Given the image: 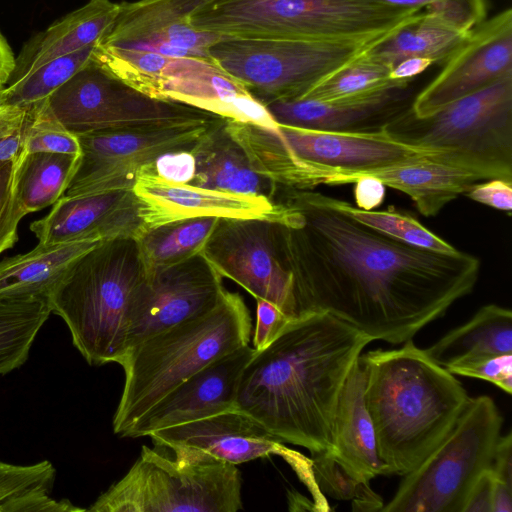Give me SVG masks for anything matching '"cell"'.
I'll list each match as a JSON object with an SVG mask.
<instances>
[{
    "mask_svg": "<svg viewBox=\"0 0 512 512\" xmlns=\"http://www.w3.org/2000/svg\"><path fill=\"white\" fill-rule=\"evenodd\" d=\"M272 201L298 317L326 312L374 340L402 344L470 294L481 261L393 239L312 189L276 185Z\"/></svg>",
    "mask_w": 512,
    "mask_h": 512,
    "instance_id": "6da1fadb",
    "label": "cell"
},
{
    "mask_svg": "<svg viewBox=\"0 0 512 512\" xmlns=\"http://www.w3.org/2000/svg\"><path fill=\"white\" fill-rule=\"evenodd\" d=\"M373 340L326 312L291 320L244 367L235 408L281 443L310 454L332 451V424L342 388Z\"/></svg>",
    "mask_w": 512,
    "mask_h": 512,
    "instance_id": "7a4b0ae2",
    "label": "cell"
},
{
    "mask_svg": "<svg viewBox=\"0 0 512 512\" xmlns=\"http://www.w3.org/2000/svg\"><path fill=\"white\" fill-rule=\"evenodd\" d=\"M360 355L364 400L385 475L414 470L447 436L469 396L461 382L410 339Z\"/></svg>",
    "mask_w": 512,
    "mask_h": 512,
    "instance_id": "3957f363",
    "label": "cell"
},
{
    "mask_svg": "<svg viewBox=\"0 0 512 512\" xmlns=\"http://www.w3.org/2000/svg\"><path fill=\"white\" fill-rule=\"evenodd\" d=\"M251 316L242 296L225 289L210 312L131 347L118 364L125 373L113 431H128L163 396L217 358L248 345Z\"/></svg>",
    "mask_w": 512,
    "mask_h": 512,
    "instance_id": "277c9868",
    "label": "cell"
},
{
    "mask_svg": "<svg viewBox=\"0 0 512 512\" xmlns=\"http://www.w3.org/2000/svg\"><path fill=\"white\" fill-rule=\"evenodd\" d=\"M144 277L136 239L115 238L78 256L50 293L51 313L64 320L90 365L124 356L131 301Z\"/></svg>",
    "mask_w": 512,
    "mask_h": 512,
    "instance_id": "5b68a950",
    "label": "cell"
},
{
    "mask_svg": "<svg viewBox=\"0 0 512 512\" xmlns=\"http://www.w3.org/2000/svg\"><path fill=\"white\" fill-rule=\"evenodd\" d=\"M226 128L254 170L285 188L313 189L317 168L357 172L425 160L449 164L445 153L405 145L383 128L363 133L329 132L231 119L226 120Z\"/></svg>",
    "mask_w": 512,
    "mask_h": 512,
    "instance_id": "8992f818",
    "label": "cell"
},
{
    "mask_svg": "<svg viewBox=\"0 0 512 512\" xmlns=\"http://www.w3.org/2000/svg\"><path fill=\"white\" fill-rule=\"evenodd\" d=\"M423 13L374 0H212L190 24L220 36L382 40Z\"/></svg>",
    "mask_w": 512,
    "mask_h": 512,
    "instance_id": "52a82bcc",
    "label": "cell"
},
{
    "mask_svg": "<svg viewBox=\"0 0 512 512\" xmlns=\"http://www.w3.org/2000/svg\"><path fill=\"white\" fill-rule=\"evenodd\" d=\"M383 131L405 145L445 153L453 166L481 180L512 181V77L426 117L409 106Z\"/></svg>",
    "mask_w": 512,
    "mask_h": 512,
    "instance_id": "ba28073f",
    "label": "cell"
},
{
    "mask_svg": "<svg viewBox=\"0 0 512 512\" xmlns=\"http://www.w3.org/2000/svg\"><path fill=\"white\" fill-rule=\"evenodd\" d=\"M502 422L491 397L469 398L451 431L403 476L381 512H462L474 483L490 468Z\"/></svg>",
    "mask_w": 512,
    "mask_h": 512,
    "instance_id": "9c48e42d",
    "label": "cell"
},
{
    "mask_svg": "<svg viewBox=\"0 0 512 512\" xmlns=\"http://www.w3.org/2000/svg\"><path fill=\"white\" fill-rule=\"evenodd\" d=\"M382 40L221 36L207 49V53L216 66L240 82L264 105L303 98L326 76Z\"/></svg>",
    "mask_w": 512,
    "mask_h": 512,
    "instance_id": "30bf717a",
    "label": "cell"
},
{
    "mask_svg": "<svg viewBox=\"0 0 512 512\" xmlns=\"http://www.w3.org/2000/svg\"><path fill=\"white\" fill-rule=\"evenodd\" d=\"M241 474L225 462L180 463L145 445L138 459L87 509L92 512H236Z\"/></svg>",
    "mask_w": 512,
    "mask_h": 512,
    "instance_id": "8fae6325",
    "label": "cell"
},
{
    "mask_svg": "<svg viewBox=\"0 0 512 512\" xmlns=\"http://www.w3.org/2000/svg\"><path fill=\"white\" fill-rule=\"evenodd\" d=\"M47 101L58 120L75 135L218 116L180 102L151 98L111 75L93 58Z\"/></svg>",
    "mask_w": 512,
    "mask_h": 512,
    "instance_id": "7c38bea8",
    "label": "cell"
},
{
    "mask_svg": "<svg viewBox=\"0 0 512 512\" xmlns=\"http://www.w3.org/2000/svg\"><path fill=\"white\" fill-rule=\"evenodd\" d=\"M224 119L153 125L76 135L77 168L64 195L76 196L132 189L139 170L160 156L190 151L202 136Z\"/></svg>",
    "mask_w": 512,
    "mask_h": 512,
    "instance_id": "4fadbf2b",
    "label": "cell"
},
{
    "mask_svg": "<svg viewBox=\"0 0 512 512\" xmlns=\"http://www.w3.org/2000/svg\"><path fill=\"white\" fill-rule=\"evenodd\" d=\"M222 278L298 318L293 277L274 218H220L200 254Z\"/></svg>",
    "mask_w": 512,
    "mask_h": 512,
    "instance_id": "5bb4252c",
    "label": "cell"
},
{
    "mask_svg": "<svg viewBox=\"0 0 512 512\" xmlns=\"http://www.w3.org/2000/svg\"><path fill=\"white\" fill-rule=\"evenodd\" d=\"M224 291L223 278L201 255L145 275L129 309L126 352L153 335L210 312Z\"/></svg>",
    "mask_w": 512,
    "mask_h": 512,
    "instance_id": "9a60e30c",
    "label": "cell"
},
{
    "mask_svg": "<svg viewBox=\"0 0 512 512\" xmlns=\"http://www.w3.org/2000/svg\"><path fill=\"white\" fill-rule=\"evenodd\" d=\"M512 77V9L475 26L443 62L437 76L411 102L417 117L434 114L450 103Z\"/></svg>",
    "mask_w": 512,
    "mask_h": 512,
    "instance_id": "2e32d148",
    "label": "cell"
},
{
    "mask_svg": "<svg viewBox=\"0 0 512 512\" xmlns=\"http://www.w3.org/2000/svg\"><path fill=\"white\" fill-rule=\"evenodd\" d=\"M149 437L155 446L171 450L180 463L225 462L237 466L279 455L295 469L305 459L236 408L161 429Z\"/></svg>",
    "mask_w": 512,
    "mask_h": 512,
    "instance_id": "e0dca14e",
    "label": "cell"
},
{
    "mask_svg": "<svg viewBox=\"0 0 512 512\" xmlns=\"http://www.w3.org/2000/svg\"><path fill=\"white\" fill-rule=\"evenodd\" d=\"M212 0L120 2L117 16L97 44L155 52L168 57H202L220 35L195 29L191 15Z\"/></svg>",
    "mask_w": 512,
    "mask_h": 512,
    "instance_id": "ac0fdd59",
    "label": "cell"
},
{
    "mask_svg": "<svg viewBox=\"0 0 512 512\" xmlns=\"http://www.w3.org/2000/svg\"><path fill=\"white\" fill-rule=\"evenodd\" d=\"M146 95L187 104L239 122L267 127L277 125L263 104L207 58L163 56Z\"/></svg>",
    "mask_w": 512,
    "mask_h": 512,
    "instance_id": "d6986e66",
    "label": "cell"
},
{
    "mask_svg": "<svg viewBox=\"0 0 512 512\" xmlns=\"http://www.w3.org/2000/svg\"><path fill=\"white\" fill-rule=\"evenodd\" d=\"M255 352L245 345L209 363L163 396L125 437L149 436L234 409L242 371Z\"/></svg>",
    "mask_w": 512,
    "mask_h": 512,
    "instance_id": "ffe728a7",
    "label": "cell"
},
{
    "mask_svg": "<svg viewBox=\"0 0 512 512\" xmlns=\"http://www.w3.org/2000/svg\"><path fill=\"white\" fill-rule=\"evenodd\" d=\"M39 243L53 245L82 240L137 239L145 231L140 203L132 189L63 195L50 213L31 223Z\"/></svg>",
    "mask_w": 512,
    "mask_h": 512,
    "instance_id": "44dd1931",
    "label": "cell"
},
{
    "mask_svg": "<svg viewBox=\"0 0 512 512\" xmlns=\"http://www.w3.org/2000/svg\"><path fill=\"white\" fill-rule=\"evenodd\" d=\"M148 165L139 170L132 186L146 230L187 218H271L277 212L268 198L171 182Z\"/></svg>",
    "mask_w": 512,
    "mask_h": 512,
    "instance_id": "7402d4cb",
    "label": "cell"
},
{
    "mask_svg": "<svg viewBox=\"0 0 512 512\" xmlns=\"http://www.w3.org/2000/svg\"><path fill=\"white\" fill-rule=\"evenodd\" d=\"M407 89L408 85L398 86L355 102L302 98L273 101L264 106L278 125L329 132H375L411 105Z\"/></svg>",
    "mask_w": 512,
    "mask_h": 512,
    "instance_id": "603a6c76",
    "label": "cell"
},
{
    "mask_svg": "<svg viewBox=\"0 0 512 512\" xmlns=\"http://www.w3.org/2000/svg\"><path fill=\"white\" fill-rule=\"evenodd\" d=\"M366 176L380 180L386 187L408 195L424 216L437 215L448 203L464 195L481 179L459 167L432 161H417L357 172L326 169L322 184H351Z\"/></svg>",
    "mask_w": 512,
    "mask_h": 512,
    "instance_id": "cb8c5ba5",
    "label": "cell"
},
{
    "mask_svg": "<svg viewBox=\"0 0 512 512\" xmlns=\"http://www.w3.org/2000/svg\"><path fill=\"white\" fill-rule=\"evenodd\" d=\"M360 358V357H359ZM365 374L359 359L339 397L332 424L333 457L360 480L385 475L373 424L364 400Z\"/></svg>",
    "mask_w": 512,
    "mask_h": 512,
    "instance_id": "d4e9b609",
    "label": "cell"
},
{
    "mask_svg": "<svg viewBox=\"0 0 512 512\" xmlns=\"http://www.w3.org/2000/svg\"><path fill=\"white\" fill-rule=\"evenodd\" d=\"M226 120L213 125L190 150L194 174L187 184L272 200L276 185L254 170L242 147L228 132Z\"/></svg>",
    "mask_w": 512,
    "mask_h": 512,
    "instance_id": "484cf974",
    "label": "cell"
},
{
    "mask_svg": "<svg viewBox=\"0 0 512 512\" xmlns=\"http://www.w3.org/2000/svg\"><path fill=\"white\" fill-rule=\"evenodd\" d=\"M118 10L119 3L111 0H89L26 42L9 78L96 45L113 24Z\"/></svg>",
    "mask_w": 512,
    "mask_h": 512,
    "instance_id": "4316f807",
    "label": "cell"
},
{
    "mask_svg": "<svg viewBox=\"0 0 512 512\" xmlns=\"http://www.w3.org/2000/svg\"><path fill=\"white\" fill-rule=\"evenodd\" d=\"M440 366L512 354V312L496 304L481 307L466 323L424 349Z\"/></svg>",
    "mask_w": 512,
    "mask_h": 512,
    "instance_id": "83f0119b",
    "label": "cell"
},
{
    "mask_svg": "<svg viewBox=\"0 0 512 512\" xmlns=\"http://www.w3.org/2000/svg\"><path fill=\"white\" fill-rule=\"evenodd\" d=\"M101 241L82 240L47 245L0 261V296L49 297L70 264Z\"/></svg>",
    "mask_w": 512,
    "mask_h": 512,
    "instance_id": "f1b7e54d",
    "label": "cell"
},
{
    "mask_svg": "<svg viewBox=\"0 0 512 512\" xmlns=\"http://www.w3.org/2000/svg\"><path fill=\"white\" fill-rule=\"evenodd\" d=\"M470 32L437 14L423 12L368 52L391 67L410 57L430 58L435 63H443Z\"/></svg>",
    "mask_w": 512,
    "mask_h": 512,
    "instance_id": "f546056e",
    "label": "cell"
},
{
    "mask_svg": "<svg viewBox=\"0 0 512 512\" xmlns=\"http://www.w3.org/2000/svg\"><path fill=\"white\" fill-rule=\"evenodd\" d=\"M79 155L22 151L15 166L14 194L24 215L54 205L65 194Z\"/></svg>",
    "mask_w": 512,
    "mask_h": 512,
    "instance_id": "4dcf8cb0",
    "label": "cell"
},
{
    "mask_svg": "<svg viewBox=\"0 0 512 512\" xmlns=\"http://www.w3.org/2000/svg\"><path fill=\"white\" fill-rule=\"evenodd\" d=\"M219 219L187 218L146 230L136 239L145 275L200 255Z\"/></svg>",
    "mask_w": 512,
    "mask_h": 512,
    "instance_id": "1f68e13d",
    "label": "cell"
},
{
    "mask_svg": "<svg viewBox=\"0 0 512 512\" xmlns=\"http://www.w3.org/2000/svg\"><path fill=\"white\" fill-rule=\"evenodd\" d=\"M51 314L47 297L0 296V375L22 366Z\"/></svg>",
    "mask_w": 512,
    "mask_h": 512,
    "instance_id": "d6a6232c",
    "label": "cell"
},
{
    "mask_svg": "<svg viewBox=\"0 0 512 512\" xmlns=\"http://www.w3.org/2000/svg\"><path fill=\"white\" fill-rule=\"evenodd\" d=\"M368 51L326 76L303 98L331 103L355 102L370 99L394 87L409 85L392 80V67Z\"/></svg>",
    "mask_w": 512,
    "mask_h": 512,
    "instance_id": "836d02e7",
    "label": "cell"
},
{
    "mask_svg": "<svg viewBox=\"0 0 512 512\" xmlns=\"http://www.w3.org/2000/svg\"><path fill=\"white\" fill-rule=\"evenodd\" d=\"M95 46L49 60L9 78L0 90V104L27 108L47 99L90 62Z\"/></svg>",
    "mask_w": 512,
    "mask_h": 512,
    "instance_id": "e575fe53",
    "label": "cell"
},
{
    "mask_svg": "<svg viewBox=\"0 0 512 512\" xmlns=\"http://www.w3.org/2000/svg\"><path fill=\"white\" fill-rule=\"evenodd\" d=\"M327 202L355 220L404 243L439 252L457 248L423 226L414 216L389 207L387 210H363L341 199L326 195Z\"/></svg>",
    "mask_w": 512,
    "mask_h": 512,
    "instance_id": "d590c367",
    "label": "cell"
},
{
    "mask_svg": "<svg viewBox=\"0 0 512 512\" xmlns=\"http://www.w3.org/2000/svg\"><path fill=\"white\" fill-rule=\"evenodd\" d=\"M311 468L321 494L337 500H351L353 511H381L383 499L370 487L343 467L330 452L311 454Z\"/></svg>",
    "mask_w": 512,
    "mask_h": 512,
    "instance_id": "8d00e7d4",
    "label": "cell"
},
{
    "mask_svg": "<svg viewBox=\"0 0 512 512\" xmlns=\"http://www.w3.org/2000/svg\"><path fill=\"white\" fill-rule=\"evenodd\" d=\"M23 152L80 154L77 136L54 115L47 99L26 108L23 124Z\"/></svg>",
    "mask_w": 512,
    "mask_h": 512,
    "instance_id": "74e56055",
    "label": "cell"
},
{
    "mask_svg": "<svg viewBox=\"0 0 512 512\" xmlns=\"http://www.w3.org/2000/svg\"><path fill=\"white\" fill-rule=\"evenodd\" d=\"M383 4L437 14L471 31L486 19L487 0H374Z\"/></svg>",
    "mask_w": 512,
    "mask_h": 512,
    "instance_id": "f35d334b",
    "label": "cell"
},
{
    "mask_svg": "<svg viewBox=\"0 0 512 512\" xmlns=\"http://www.w3.org/2000/svg\"><path fill=\"white\" fill-rule=\"evenodd\" d=\"M56 476L48 460L32 465H15L0 461V506L8 499L35 487L52 488Z\"/></svg>",
    "mask_w": 512,
    "mask_h": 512,
    "instance_id": "ab89813d",
    "label": "cell"
},
{
    "mask_svg": "<svg viewBox=\"0 0 512 512\" xmlns=\"http://www.w3.org/2000/svg\"><path fill=\"white\" fill-rule=\"evenodd\" d=\"M17 159L0 160V254L11 248L17 241L18 224L25 216L14 194Z\"/></svg>",
    "mask_w": 512,
    "mask_h": 512,
    "instance_id": "60d3db41",
    "label": "cell"
},
{
    "mask_svg": "<svg viewBox=\"0 0 512 512\" xmlns=\"http://www.w3.org/2000/svg\"><path fill=\"white\" fill-rule=\"evenodd\" d=\"M446 369L454 375L488 381L507 394L512 392V354L482 357Z\"/></svg>",
    "mask_w": 512,
    "mask_h": 512,
    "instance_id": "b9f144b4",
    "label": "cell"
},
{
    "mask_svg": "<svg viewBox=\"0 0 512 512\" xmlns=\"http://www.w3.org/2000/svg\"><path fill=\"white\" fill-rule=\"evenodd\" d=\"M52 488L35 487L8 499L0 506V512H79L87 511L74 506L69 500L50 497Z\"/></svg>",
    "mask_w": 512,
    "mask_h": 512,
    "instance_id": "7bdbcfd3",
    "label": "cell"
},
{
    "mask_svg": "<svg viewBox=\"0 0 512 512\" xmlns=\"http://www.w3.org/2000/svg\"><path fill=\"white\" fill-rule=\"evenodd\" d=\"M256 303L253 348L256 351H261L278 337L291 319L266 300L256 299Z\"/></svg>",
    "mask_w": 512,
    "mask_h": 512,
    "instance_id": "ee69618b",
    "label": "cell"
},
{
    "mask_svg": "<svg viewBox=\"0 0 512 512\" xmlns=\"http://www.w3.org/2000/svg\"><path fill=\"white\" fill-rule=\"evenodd\" d=\"M464 195L475 202L511 214L512 181L490 179L476 183Z\"/></svg>",
    "mask_w": 512,
    "mask_h": 512,
    "instance_id": "f6af8a7d",
    "label": "cell"
},
{
    "mask_svg": "<svg viewBox=\"0 0 512 512\" xmlns=\"http://www.w3.org/2000/svg\"><path fill=\"white\" fill-rule=\"evenodd\" d=\"M148 166L159 177L175 183L187 184L194 174V159L190 151L164 154Z\"/></svg>",
    "mask_w": 512,
    "mask_h": 512,
    "instance_id": "bcb514c9",
    "label": "cell"
},
{
    "mask_svg": "<svg viewBox=\"0 0 512 512\" xmlns=\"http://www.w3.org/2000/svg\"><path fill=\"white\" fill-rule=\"evenodd\" d=\"M494 474L485 470L471 488L462 512H492Z\"/></svg>",
    "mask_w": 512,
    "mask_h": 512,
    "instance_id": "7dc6e473",
    "label": "cell"
},
{
    "mask_svg": "<svg viewBox=\"0 0 512 512\" xmlns=\"http://www.w3.org/2000/svg\"><path fill=\"white\" fill-rule=\"evenodd\" d=\"M354 184V198L358 208L374 210L383 203L387 187L380 180L366 176Z\"/></svg>",
    "mask_w": 512,
    "mask_h": 512,
    "instance_id": "c3c4849f",
    "label": "cell"
},
{
    "mask_svg": "<svg viewBox=\"0 0 512 512\" xmlns=\"http://www.w3.org/2000/svg\"><path fill=\"white\" fill-rule=\"evenodd\" d=\"M494 477L512 486V434L499 437L490 465Z\"/></svg>",
    "mask_w": 512,
    "mask_h": 512,
    "instance_id": "681fc988",
    "label": "cell"
},
{
    "mask_svg": "<svg viewBox=\"0 0 512 512\" xmlns=\"http://www.w3.org/2000/svg\"><path fill=\"white\" fill-rule=\"evenodd\" d=\"M435 62L430 58L410 57L394 65L390 78L394 81L410 83L415 77L426 71Z\"/></svg>",
    "mask_w": 512,
    "mask_h": 512,
    "instance_id": "f907efd6",
    "label": "cell"
},
{
    "mask_svg": "<svg viewBox=\"0 0 512 512\" xmlns=\"http://www.w3.org/2000/svg\"><path fill=\"white\" fill-rule=\"evenodd\" d=\"M24 120L0 135V160H15L21 155Z\"/></svg>",
    "mask_w": 512,
    "mask_h": 512,
    "instance_id": "816d5d0a",
    "label": "cell"
},
{
    "mask_svg": "<svg viewBox=\"0 0 512 512\" xmlns=\"http://www.w3.org/2000/svg\"><path fill=\"white\" fill-rule=\"evenodd\" d=\"M495 478V477H494ZM512 511V486L494 479L492 494V512Z\"/></svg>",
    "mask_w": 512,
    "mask_h": 512,
    "instance_id": "f5cc1de1",
    "label": "cell"
},
{
    "mask_svg": "<svg viewBox=\"0 0 512 512\" xmlns=\"http://www.w3.org/2000/svg\"><path fill=\"white\" fill-rule=\"evenodd\" d=\"M15 56L5 37L0 32V86L7 83L15 66Z\"/></svg>",
    "mask_w": 512,
    "mask_h": 512,
    "instance_id": "db71d44e",
    "label": "cell"
},
{
    "mask_svg": "<svg viewBox=\"0 0 512 512\" xmlns=\"http://www.w3.org/2000/svg\"><path fill=\"white\" fill-rule=\"evenodd\" d=\"M2 88H3V87H2V86H0V90H1Z\"/></svg>",
    "mask_w": 512,
    "mask_h": 512,
    "instance_id": "11a10c76",
    "label": "cell"
}]
</instances>
